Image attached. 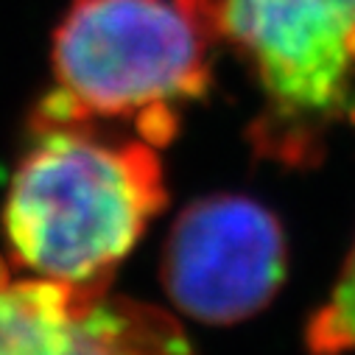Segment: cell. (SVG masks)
<instances>
[{
	"mask_svg": "<svg viewBox=\"0 0 355 355\" xmlns=\"http://www.w3.org/2000/svg\"><path fill=\"white\" fill-rule=\"evenodd\" d=\"M213 37L182 0H73L53 31L56 90L34 126L132 121L154 148L213 87Z\"/></svg>",
	"mask_w": 355,
	"mask_h": 355,
	"instance_id": "7a4b0ae2",
	"label": "cell"
},
{
	"mask_svg": "<svg viewBox=\"0 0 355 355\" xmlns=\"http://www.w3.org/2000/svg\"><path fill=\"white\" fill-rule=\"evenodd\" d=\"M0 355H196L173 313L42 277L0 260Z\"/></svg>",
	"mask_w": 355,
	"mask_h": 355,
	"instance_id": "5b68a950",
	"label": "cell"
},
{
	"mask_svg": "<svg viewBox=\"0 0 355 355\" xmlns=\"http://www.w3.org/2000/svg\"><path fill=\"white\" fill-rule=\"evenodd\" d=\"M249 73L260 107L254 159L316 168L330 137L355 129V0H182Z\"/></svg>",
	"mask_w": 355,
	"mask_h": 355,
	"instance_id": "3957f363",
	"label": "cell"
},
{
	"mask_svg": "<svg viewBox=\"0 0 355 355\" xmlns=\"http://www.w3.org/2000/svg\"><path fill=\"white\" fill-rule=\"evenodd\" d=\"M34 132L3 207L15 263L42 280L110 291L168 205L159 154L140 137L107 140L90 121Z\"/></svg>",
	"mask_w": 355,
	"mask_h": 355,
	"instance_id": "6da1fadb",
	"label": "cell"
},
{
	"mask_svg": "<svg viewBox=\"0 0 355 355\" xmlns=\"http://www.w3.org/2000/svg\"><path fill=\"white\" fill-rule=\"evenodd\" d=\"M302 341L308 355L355 352V238L327 297L308 316Z\"/></svg>",
	"mask_w": 355,
	"mask_h": 355,
	"instance_id": "8992f818",
	"label": "cell"
},
{
	"mask_svg": "<svg viewBox=\"0 0 355 355\" xmlns=\"http://www.w3.org/2000/svg\"><path fill=\"white\" fill-rule=\"evenodd\" d=\"M288 275V241L275 210L243 193L193 199L173 218L159 283L193 322L230 327L257 316Z\"/></svg>",
	"mask_w": 355,
	"mask_h": 355,
	"instance_id": "277c9868",
	"label": "cell"
}]
</instances>
